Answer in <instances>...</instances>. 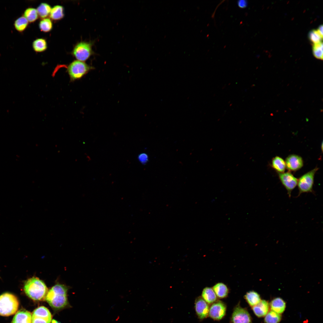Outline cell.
<instances>
[{"label":"cell","instance_id":"5","mask_svg":"<svg viewBox=\"0 0 323 323\" xmlns=\"http://www.w3.org/2000/svg\"><path fill=\"white\" fill-rule=\"evenodd\" d=\"M93 42L81 41L76 44L71 52L72 55L77 60L84 62L94 54L92 49Z\"/></svg>","mask_w":323,"mask_h":323},{"label":"cell","instance_id":"17","mask_svg":"<svg viewBox=\"0 0 323 323\" xmlns=\"http://www.w3.org/2000/svg\"><path fill=\"white\" fill-rule=\"evenodd\" d=\"M212 289L217 297L222 299L226 298L229 293V289L227 286L223 283H218L213 287Z\"/></svg>","mask_w":323,"mask_h":323},{"label":"cell","instance_id":"3","mask_svg":"<svg viewBox=\"0 0 323 323\" xmlns=\"http://www.w3.org/2000/svg\"><path fill=\"white\" fill-rule=\"evenodd\" d=\"M19 306L18 300L14 295L5 293L0 295V315L7 316L14 314Z\"/></svg>","mask_w":323,"mask_h":323},{"label":"cell","instance_id":"27","mask_svg":"<svg viewBox=\"0 0 323 323\" xmlns=\"http://www.w3.org/2000/svg\"><path fill=\"white\" fill-rule=\"evenodd\" d=\"M312 51L314 56L317 59L323 60V43L321 42L314 44L313 46Z\"/></svg>","mask_w":323,"mask_h":323},{"label":"cell","instance_id":"30","mask_svg":"<svg viewBox=\"0 0 323 323\" xmlns=\"http://www.w3.org/2000/svg\"><path fill=\"white\" fill-rule=\"evenodd\" d=\"M237 4L239 7L241 8H244L248 5V2L246 0H240L237 1Z\"/></svg>","mask_w":323,"mask_h":323},{"label":"cell","instance_id":"8","mask_svg":"<svg viewBox=\"0 0 323 323\" xmlns=\"http://www.w3.org/2000/svg\"><path fill=\"white\" fill-rule=\"evenodd\" d=\"M227 306L223 302L217 300L209 307L208 316L214 320L219 321L225 316Z\"/></svg>","mask_w":323,"mask_h":323},{"label":"cell","instance_id":"10","mask_svg":"<svg viewBox=\"0 0 323 323\" xmlns=\"http://www.w3.org/2000/svg\"><path fill=\"white\" fill-rule=\"evenodd\" d=\"M278 176L280 182L290 197L292 192L297 185L298 179L290 171L278 173Z\"/></svg>","mask_w":323,"mask_h":323},{"label":"cell","instance_id":"15","mask_svg":"<svg viewBox=\"0 0 323 323\" xmlns=\"http://www.w3.org/2000/svg\"><path fill=\"white\" fill-rule=\"evenodd\" d=\"M269 305L271 310L279 314L283 313L286 307V302L280 297H277L273 299Z\"/></svg>","mask_w":323,"mask_h":323},{"label":"cell","instance_id":"9","mask_svg":"<svg viewBox=\"0 0 323 323\" xmlns=\"http://www.w3.org/2000/svg\"><path fill=\"white\" fill-rule=\"evenodd\" d=\"M52 315L46 307L42 306L36 309L32 314V323H51Z\"/></svg>","mask_w":323,"mask_h":323},{"label":"cell","instance_id":"4","mask_svg":"<svg viewBox=\"0 0 323 323\" xmlns=\"http://www.w3.org/2000/svg\"><path fill=\"white\" fill-rule=\"evenodd\" d=\"M94 67L84 62L74 60L67 66V72L71 82L81 79Z\"/></svg>","mask_w":323,"mask_h":323},{"label":"cell","instance_id":"31","mask_svg":"<svg viewBox=\"0 0 323 323\" xmlns=\"http://www.w3.org/2000/svg\"><path fill=\"white\" fill-rule=\"evenodd\" d=\"M319 33L323 36V26L322 25H320L317 30Z\"/></svg>","mask_w":323,"mask_h":323},{"label":"cell","instance_id":"28","mask_svg":"<svg viewBox=\"0 0 323 323\" xmlns=\"http://www.w3.org/2000/svg\"><path fill=\"white\" fill-rule=\"evenodd\" d=\"M308 37L313 44L322 42L323 36L319 33L317 30H313L310 31L309 33Z\"/></svg>","mask_w":323,"mask_h":323},{"label":"cell","instance_id":"12","mask_svg":"<svg viewBox=\"0 0 323 323\" xmlns=\"http://www.w3.org/2000/svg\"><path fill=\"white\" fill-rule=\"evenodd\" d=\"M286 168L290 171H295L303 165L302 158L299 156L293 154L289 155L285 160Z\"/></svg>","mask_w":323,"mask_h":323},{"label":"cell","instance_id":"23","mask_svg":"<svg viewBox=\"0 0 323 323\" xmlns=\"http://www.w3.org/2000/svg\"><path fill=\"white\" fill-rule=\"evenodd\" d=\"M23 16L30 23L35 22L39 17L36 9L32 7L26 8L24 11Z\"/></svg>","mask_w":323,"mask_h":323},{"label":"cell","instance_id":"11","mask_svg":"<svg viewBox=\"0 0 323 323\" xmlns=\"http://www.w3.org/2000/svg\"><path fill=\"white\" fill-rule=\"evenodd\" d=\"M209 305L201 296L198 297L196 298L194 308L196 314L200 320H203L208 316Z\"/></svg>","mask_w":323,"mask_h":323},{"label":"cell","instance_id":"18","mask_svg":"<svg viewBox=\"0 0 323 323\" xmlns=\"http://www.w3.org/2000/svg\"><path fill=\"white\" fill-rule=\"evenodd\" d=\"M244 298L251 307L258 304L261 300L260 295L253 290L247 292L244 296Z\"/></svg>","mask_w":323,"mask_h":323},{"label":"cell","instance_id":"25","mask_svg":"<svg viewBox=\"0 0 323 323\" xmlns=\"http://www.w3.org/2000/svg\"><path fill=\"white\" fill-rule=\"evenodd\" d=\"M281 314L272 310L269 311L264 316V323H279L281 320Z\"/></svg>","mask_w":323,"mask_h":323},{"label":"cell","instance_id":"19","mask_svg":"<svg viewBox=\"0 0 323 323\" xmlns=\"http://www.w3.org/2000/svg\"><path fill=\"white\" fill-rule=\"evenodd\" d=\"M49 16L51 20L54 21L62 19L64 16L63 7L59 5L54 6L51 8Z\"/></svg>","mask_w":323,"mask_h":323},{"label":"cell","instance_id":"2","mask_svg":"<svg viewBox=\"0 0 323 323\" xmlns=\"http://www.w3.org/2000/svg\"><path fill=\"white\" fill-rule=\"evenodd\" d=\"M24 290L29 297L36 301L45 299L48 291L45 282L39 278L34 277L26 281L24 284Z\"/></svg>","mask_w":323,"mask_h":323},{"label":"cell","instance_id":"32","mask_svg":"<svg viewBox=\"0 0 323 323\" xmlns=\"http://www.w3.org/2000/svg\"><path fill=\"white\" fill-rule=\"evenodd\" d=\"M51 323H60V322L55 319H53L51 321Z\"/></svg>","mask_w":323,"mask_h":323},{"label":"cell","instance_id":"26","mask_svg":"<svg viewBox=\"0 0 323 323\" xmlns=\"http://www.w3.org/2000/svg\"><path fill=\"white\" fill-rule=\"evenodd\" d=\"M39 25L41 31L44 32H50L52 29L53 26L51 20L48 18L42 19Z\"/></svg>","mask_w":323,"mask_h":323},{"label":"cell","instance_id":"13","mask_svg":"<svg viewBox=\"0 0 323 323\" xmlns=\"http://www.w3.org/2000/svg\"><path fill=\"white\" fill-rule=\"evenodd\" d=\"M32 314L24 309L17 312L10 323H32Z\"/></svg>","mask_w":323,"mask_h":323},{"label":"cell","instance_id":"21","mask_svg":"<svg viewBox=\"0 0 323 323\" xmlns=\"http://www.w3.org/2000/svg\"><path fill=\"white\" fill-rule=\"evenodd\" d=\"M32 45L33 50L36 52H44L48 48L47 41L43 38L36 39L33 42Z\"/></svg>","mask_w":323,"mask_h":323},{"label":"cell","instance_id":"6","mask_svg":"<svg viewBox=\"0 0 323 323\" xmlns=\"http://www.w3.org/2000/svg\"><path fill=\"white\" fill-rule=\"evenodd\" d=\"M318 170V168L316 167L303 174L298 179V196L303 193L313 192L314 176Z\"/></svg>","mask_w":323,"mask_h":323},{"label":"cell","instance_id":"7","mask_svg":"<svg viewBox=\"0 0 323 323\" xmlns=\"http://www.w3.org/2000/svg\"><path fill=\"white\" fill-rule=\"evenodd\" d=\"M230 323H252V317L247 309L242 307L239 303L234 308L230 318Z\"/></svg>","mask_w":323,"mask_h":323},{"label":"cell","instance_id":"29","mask_svg":"<svg viewBox=\"0 0 323 323\" xmlns=\"http://www.w3.org/2000/svg\"><path fill=\"white\" fill-rule=\"evenodd\" d=\"M138 159L141 163L144 164L147 162L148 160V157L146 154L143 153L141 154L138 156Z\"/></svg>","mask_w":323,"mask_h":323},{"label":"cell","instance_id":"1","mask_svg":"<svg viewBox=\"0 0 323 323\" xmlns=\"http://www.w3.org/2000/svg\"><path fill=\"white\" fill-rule=\"evenodd\" d=\"M67 291L65 285L57 284L48 290L45 300L54 310L62 309L68 304Z\"/></svg>","mask_w":323,"mask_h":323},{"label":"cell","instance_id":"20","mask_svg":"<svg viewBox=\"0 0 323 323\" xmlns=\"http://www.w3.org/2000/svg\"><path fill=\"white\" fill-rule=\"evenodd\" d=\"M272 166L278 173L284 172L286 168L285 161L278 156H276L272 159Z\"/></svg>","mask_w":323,"mask_h":323},{"label":"cell","instance_id":"24","mask_svg":"<svg viewBox=\"0 0 323 323\" xmlns=\"http://www.w3.org/2000/svg\"><path fill=\"white\" fill-rule=\"evenodd\" d=\"M51 9V6L48 3H41L36 9L39 17L41 19L47 18L49 15Z\"/></svg>","mask_w":323,"mask_h":323},{"label":"cell","instance_id":"22","mask_svg":"<svg viewBox=\"0 0 323 323\" xmlns=\"http://www.w3.org/2000/svg\"><path fill=\"white\" fill-rule=\"evenodd\" d=\"M29 22L23 16H20L14 21L13 24L15 29L19 33L24 31L27 28Z\"/></svg>","mask_w":323,"mask_h":323},{"label":"cell","instance_id":"16","mask_svg":"<svg viewBox=\"0 0 323 323\" xmlns=\"http://www.w3.org/2000/svg\"><path fill=\"white\" fill-rule=\"evenodd\" d=\"M201 297L209 304L217 300V297L212 288L210 287H207L203 289Z\"/></svg>","mask_w":323,"mask_h":323},{"label":"cell","instance_id":"14","mask_svg":"<svg viewBox=\"0 0 323 323\" xmlns=\"http://www.w3.org/2000/svg\"><path fill=\"white\" fill-rule=\"evenodd\" d=\"M269 303L264 300H261L258 304L252 307L254 313L259 318L264 317L269 312Z\"/></svg>","mask_w":323,"mask_h":323}]
</instances>
